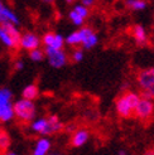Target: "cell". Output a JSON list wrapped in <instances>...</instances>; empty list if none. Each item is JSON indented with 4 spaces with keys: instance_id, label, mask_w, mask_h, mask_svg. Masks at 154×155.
Listing matches in <instances>:
<instances>
[{
    "instance_id": "cell-22",
    "label": "cell",
    "mask_w": 154,
    "mask_h": 155,
    "mask_svg": "<svg viewBox=\"0 0 154 155\" xmlns=\"http://www.w3.org/2000/svg\"><path fill=\"white\" fill-rule=\"evenodd\" d=\"M44 57H45V56H44V52H43V49H41V48L29 52V58L32 59L33 62H42V61L44 59Z\"/></svg>"
},
{
    "instance_id": "cell-15",
    "label": "cell",
    "mask_w": 154,
    "mask_h": 155,
    "mask_svg": "<svg viewBox=\"0 0 154 155\" xmlns=\"http://www.w3.org/2000/svg\"><path fill=\"white\" fill-rule=\"evenodd\" d=\"M10 144H12V137L8 134V131L0 130V155L9 151Z\"/></svg>"
},
{
    "instance_id": "cell-28",
    "label": "cell",
    "mask_w": 154,
    "mask_h": 155,
    "mask_svg": "<svg viewBox=\"0 0 154 155\" xmlns=\"http://www.w3.org/2000/svg\"><path fill=\"white\" fill-rule=\"evenodd\" d=\"M143 155H154V149H149V150H147Z\"/></svg>"
},
{
    "instance_id": "cell-30",
    "label": "cell",
    "mask_w": 154,
    "mask_h": 155,
    "mask_svg": "<svg viewBox=\"0 0 154 155\" xmlns=\"http://www.w3.org/2000/svg\"><path fill=\"white\" fill-rule=\"evenodd\" d=\"M3 155H17V154L13 153V151H8V153H5V154H3Z\"/></svg>"
},
{
    "instance_id": "cell-6",
    "label": "cell",
    "mask_w": 154,
    "mask_h": 155,
    "mask_svg": "<svg viewBox=\"0 0 154 155\" xmlns=\"http://www.w3.org/2000/svg\"><path fill=\"white\" fill-rule=\"evenodd\" d=\"M43 52L48 59L49 66L53 68H62L68 63V54L65 52V49L56 51L51 48H44Z\"/></svg>"
},
{
    "instance_id": "cell-21",
    "label": "cell",
    "mask_w": 154,
    "mask_h": 155,
    "mask_svg": "<svg viewBox=\"0 0 154 155\" xmlns=\"http://www.w3.org/2000/svg\"><path fill=\"white\" fill-rule=\"evenodd\" d=\"M68 19L71 20V23L75 25V27H83V23H85V19L81 18L79 14H77L75 10H70V13H68Z\"/></svg>"
},
{
    "instance_id": "cell-14",
    "label": "cell",
    "mask_w": 154,
    "mask_h": 155,
    "mask_svg": "<svg viewBox=\"0 0 154 155\" xmlns=\"http://www.w3.org/2000/svg\"><path fill=\"white\" fill-rule=\"evenodd\" d=\"M22 96L24 100H28V101H33L39 96V88H38L37 84L30 83L28 86H25L22 91Z\"/></svg>"
},
{
    "instance_id": "cell-4",
    "label": "cell",
    "mask_w": 154,
    "mask_h": 155,
    "mask_svg": "<svg viewBox=\"0 0 154 155\" xmlns=\"http://www.w3.org/2000/svg\"><path fill=\"white\" fill-rule=\"evenodd\" d=\"M13 111L14 117H17L22 122H32L35 119L37 107L33 101L20 98L13 104Z\"/></svg>"
},
{
    "instance_id": "cell-13",
    "label": "cell",
    "mask_w": 154,
    "mask_h": 155,
    "mask_svg": "<svg viewBox=\"0 0 154 155\" xmlns=\"http://www.w3.org/2000/svg\"><path fill=\"white\" fill-rule=\"evenodd\" d=\"M0 15L3 17L5 24H13L17 27L19 23H20V19L17 14H15L14 10H12L10 8H8L5 5H3L2 8H0Z\"/></svg>"
},
{
    "instance_id": "cell-12",
    "label": "cell",
    "mask_w": 154,
    "mask_h": 155,
    "mask_svg": "<svg viewBox=\"0 0 154 155\" xmlns=\"http://www.w3.org/2000/svg\"><path fill=\"white\" fill-rule=\"evenodd\" d=\"M4 28V30L6 32V34L9 35L10 38V41L13 43V48L14 49H17L19 48V44H20V37H22V33L19 32V29L13 25V24H4L2 25Z\"/></svg>"
},
{
    "instance_id": "cell-10",
    "label": "cell",
    "mask_w": 154,
    "mask_h": 155,
    "mask_svg": "<svg viewBox=\"0 0 154 155\" xmlns=\"http://www.w3.org/2000/svg\"><path fill=\"white\" fill-rule=\"evenodd\" d=\"M130 35L139 45H144L148 43V32L142 24H134L130 29Z\"/></svg>"
},
{
    "instance_id": "cell-8",
    "label": "cell",
    "mask_w": 154,
    "mask_h": 155,
    "mask_svg": "<svg viewBox=\"0 0 154 155\" xmlns=\"http://www.w3.org/2000/svg\"><path fill=\"white\" fill-rule=\"evenodd\" d=\"M41 38L38 37L35 33H32V32H27L24 34H22L20 37V44L19 47L25 49L28 52H32L34 49H38L41 47Z\"/></svg>"
},
{
    "instance_id": "cell-26",
    "label": "cell",
    "mask_w": 154,
    "mask_h": 155,
    "mask_svg": "<svg viewBox=\"0 0 154 155\" xmlns=\"http://www.w3.org/2000/svg\"><path fill=\"white\" fill-rule=\"evenodd\" d=\"M94 4H95V2H92V0H82V2H81V5L86 6L87 9H89L90 6H92V5H94Z\"/></svg>"
},
{
    "instance_id": "cell-23",
    "label": "cell",
    "mask_w": 154,
    "mask_h": 155,
    "mask_svg": "<svg viewBox=\"0 0 154 155\" xmlns=\"http://www.w3.org/2000/svg\"><path fill=\"white\" fill-rule=\"evenodd\" d=\"M83 57H85V52L82 48H75L71 53V61L75 62V63H80L83 59Z\"/></svg>"
},
{
    "instance_id": "cell-19",
    "label": "cell",
    "mask_w": 154,
    "mask_h": 155,
    "mask_svg": "<svg viewBox=\"0 0 154 155\" xmlns=\"http://www.w3.org/2000/svg\"><path fill=\"white\" fill-rule=\"evenodd\" d=\"M97 44H99V35L95 32V33H92L87 38V39L82 43V49L83 51H91V49H94Z\"/></svg>"
},
{
    "instance_id": "cell-5",
    "label": "cell",
    "mask_w": 154,
    "mask_h": 155,
    "mask_svg": "<svg viewBox=\"0 0 154 155\" xmlns=\"http://www.w3.org/2000/svg\"><path fill=\"white\" fill-rule=\"evenodd\" d=\"M134 115L143 122H148L153 119L154 116V101L148 98L140 97L139 102H138Z\"/></svg>"
},
{
    "instance_id": "cell-2",
    "label": "cell",
    "mask_w": 154,
    "mask_h": 155,
    "mask_svg": "<svg viewBox=\"0 0 154 155\" xmlns=\"http://www.w3.org/2000/svg\"><path fill=\"white\" fill-rule=\"evenodd\" d=\"M140 100V95L134 91H128L119 96L115 101V110L122 119H130L134 116L135 107Z\"/></svg>"
},
{
    "instance_id": "cell-24",
    "label": "cell",
    "mask_w": 154,
    "mask_h": 155,
    "mask_svg": "<svg viewBox=\"0 0 154 155\" xmlns=\"http://www.w3.org/2000/svg\"><path fill=\"white\" fill-rule=\"evenodd\" d=\"M72 10H75V12L79 14L81 18H83V19H86L89 15H90V9H87L86 6H83V5H81V4H76V5L73 6Z\"/></svg>"
},
{
    "instance_id": "cell-1",
    "label": "cell",
    "mask_w": 154,
    "mask_h": 155,
    "mask_svg": "<svg viewBox=\"0 0 154 155\" xmlns=\"http://www.w3.org/2000/svg\"><path fill=\"white\" fill-rule=\"evenodd\" d=\"M65 129L63 122L59 120L57 115H49L48 117L34 119L30 122V130L38 135H52L57 134Z\"/></svg>"
},
{
    "instance_id": "cell-29",
    "label": "cell",
    "mask_w": 154,
    "mask_h": 155,
    "mask_svg": "<svg viewBox=\"0 0 154 155\" xmlns=\"http://www.w3.org/2000/svg\"><path fill=\"white\" fill-rule=\"evenodd\" d=\"M48 155H63V154L59 153V151H52V153H49Z\"/></svg>"
},
{
    "instance_id": "cell-7",
    "label": "cell",
    "mask_w": 154,
    "mask_h": 155,
    "mask_svg": "<svg viewBox=\"0 0 154 155\" xmlns=\"http://www.w3.org/2000/svg\"><path fill=\"white\" fill-rule=\"evenodd\" d=\"M41 43L44 45V48L61 51L65 47V38L58 33L47 32V33H44L43 37L41 38Z\"/></svg>"
},
{
    "instance_id": "cell-3",
    "label": "cell",
    "mask_w": 154,
    "mask_h": 155,
    "mask_svg": "<svg viewBox=\"0 0 154 155\" xmlns=\"http://www.w3.org/2000/svg\"><path fill=\"white\" fill-rule=\"evenodd\" d=\"M136 83L140 90V97L154 101V66L139 71L136 74Z\"/></svg>"
},
{
    "instance_id": "cell-11",
    "label": "cell",
    "mask_w": 154,
    "mask_h": 155,
    "mask_svg": "<svg viewBox=\"0 0 154 155\" xmlns=\"http://www.w3.org/2000/svg\"><path fill=\"white\" fill-rule=\"evenodd\" d=\"M52 149V141L48 137L42 136L35 141L32 155H48Z\"/></svg>"
},
{
    "instance_id": "cell-18",
    "label": "cell",
    "mask_w": 154,
    "mask_h": 155,
    "mask_svg": "<svg viewBox=\"0 0 154 155\" xmlns=\"http://www.w3.org/2000/svg\"><path fill=\"white\" fill-rule=\"evenodd\" d=\"M65 43L71 45V47H79V45H81V37H80L79 30H75V32L68 34L65 38Z\"/></svg>"
},
{
    "instance_id": "cell-33",
    "label": "cell",
    "mask_w": 154,
    "mask_h": 155,
    "mask_svg": "<svg viewBox=\"0 0 154 155\" xmlns=\"http://www.w3.org/2000/svg\"><path fill=\"white\" fill-rule=\"evenodd\" d=\"M153 45H154V41H153Z\"/></svg>"
},
{
    "instance_id": "cell-25",
    "label": "cell",
    "mask_w": 154,
    "mask_h": 155,
    "mask_svg": "<svg viewBox=\"0 0 154 155\" xmlns=\"http://www.w3.org/2000/svg\"><path fill=\"white\" fill-rule=\"evenodd\" d=\"M14 68H15V71H22V69L24 68V62L23 61H17L14 63Z\"/></svg>"
},
{
    "instance_id": "cell-16",
    "label": "cell",
    "mask_w": 154,
    "mask_h": 155,
    "mask_svg": "<svg viewBox=\"0 0 154 155\" xmlns=\"http://www.w3.org/2000/svg\"><path fill=\"white\" fill-rule=\"evenodd\" d=\"M14 119L13 105L8 104L4 106H0V122H9Z\"/></svg>"
},
{
    "instance_id": "cell-32",
    "label": "cell",
    "mask_w": 154,
    "mask_h": 155,
    "mask_svg": "<svg viewBox=\"0 0 154 155\" xmlns=\"http://www.w3.org/2000/svg\"><path fill=\"white\" fill-rule=\"evenodd\" d=\"M3 5H4V4H3V3H2V2H0V8H2V6H3Z\"/></svg>"
},
{
    "instance_id": "cell-17",
    "label": "cell",
    "mask_w": 154,
    "mask_h": 155,
    "mask_svg": "<svg viewBox=\"0 0 154 155\" xmlns=\"http://www.w3.org/2000/svg\"><path fill=\"white\" fill-rule=\"evenodd\" d=\"M125 6L132 12H142L148 6V3L144 0H128L125 2Z\"/></svg>"
},
{
    "instance_id": "cell-20",
    "label": "cell",
    "mask_w": 154,
    "mask_h": 155,
    "mask_svg": "<svg viewBox=\"0 0 154 155\" xmlns=\"http://www.w3.org/2000/svg\"><path fill=\"white\" fill-rule=\"evenodd\" d=\"M13 94L9 88H0V106H4L8 104H12Z\"/></svg>"
},
{
    "instance_id": "cell-34",
    "label": "cell",
    "mask_w": 154,
    "mask_h": 155,
    "mask_svg": "<svg viewBox=\"0 0 154 155\" xmlns=\"http://www.w3.org/2000/svg\"><path fill=\"white\" fill-rule=\"evenodd\" d=\"M0 130H2V127H0Z\"/></svg>"
},
{
    "instance_id": "cell-9",
    "label": "cell",
    "mask_w": 154,
    "mask_h": 155,
    "mask_svg": "<svg viewBox=\"0 0 154 155\" xmlns=\"http://www.w3.org/2000/svg\"><path fill=\"white\" fill-rule=\"evenodd\" d=\"M90 140V131L87 129H77L71 136V146L82 148Z\"/></svg>"
},
{
    "instance_id": "cell-27",
    "label": "cell",
    "mask_w": 154,
    "mask_h": 155,
    "mask_svg": "<svg viewBox=\"0 0 154 155\" xmlns=\"http://www.w3.org/2000/svg\"><path fill=\"white\" fill-rule=\"evenodd\" d=\"M116 155H129V154H128V151H126V150L121 149V150H119V151L116 153Z\"/></svg>"
},
{
    "instance_id": "cell-31",
    "label": "cell",
    "mask_w": 154,
    "mask_h": 155,
    "mask_svg": "<svg viewBox=\"0 0 154 155\" xmlns=\"http://www.w3.org/2000/svg\"><path fill=\"white\" fill-rule=\"evenodd\" d=\"M2 34H3V27L0 25V35H2Z\"/></svg>"
}]
</instances>
